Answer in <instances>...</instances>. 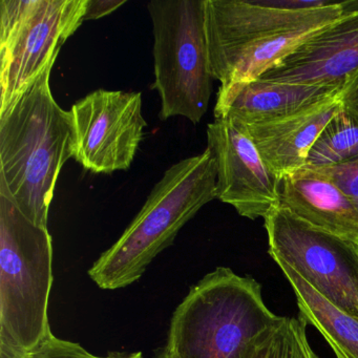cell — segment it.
Masks as SVG:
<instances>
[{
	"label": "cell",
	"mask_w": 358,
	"mask_h": 358,
	"mask_svg": "<svg viewBox=\"0 0 358 358\" xmlns=\"http://www.w3.org/2000/svg\"><path fill=\"white\" fill-rule=\"evenodd\" d=\"M53 66L0 114V194L45 228L58 178L73 158L70 112L52 94Z\"/></svg>",
	"instance_id": "6da1fadb"
},
{
	"label": "cell",
	"mask_w": 358,
	"mask_h": 358,
	"mask_svg": "<svg viewBox=\"0 0 358 358\" xmlns=\"http://www.w3.org/2000/svg\"><path fill=\"white\" fill-rule=\"evenodd\" d=\"M347 1L322 9H278L261 0H205L211 74L221 87L259 79L343 16Z\"/></svg>",
	"instance_id": "7a4b0ae2"
},
{
	"label": "cell",
	"mask_w": 358,
	"mask_h": 358,
	"mask_svg": "<svg viewBox=\"0 0 358 358\" xmlns=\"http://www.w3.org/2000/svg\"><path fill=\"white\" fill-rule=\"evenodd\" d=\"M217 196V165L208 148L176 163L118 240L90 268V278L102 290L137 282L182 228Z\"/></svg>",
	"instance_id": "3957f363"
},
{
	"label": "cell",
	"mask_w": 358,
	"mask_h": 358,
	"mask_svg": "<svg viewBox=\"0 0 358 358\" xmlns=\"http://www.w3.org/2000/svg\"><path fill=\"white\" fill-rule=\"evenodd\" d=\"M282 318L268 309L255 278L217 267L176 308L164 348L173 358H238Z\"/></svg>",
	"instance_id": "277c9868"
},
{
	"label": "cell",
	"mask_w": 358,
	"mask_h": 358,
	"mask_svg": "<svg viewBox=\"0 0 358 358\" xmlns=\"http://www.w3.org/2000/svg\"><path fill=\"white\" fill-rule=\"evenodd\" d=\"M53 238L0 194V349L24 354L53 335Z\"/></svg>",
	"instance_id": "5b68a950"
},
{
	"label": "cell",
	"mask_w": 358,
	"mask_h": 358,
	"mask_svg": "<svg viewBox=\"0 0 358 358\" xmlns=\"http://www.w3.org/2000/svg\"><path fill=\"white\" fill-rule=\"evenodd\" d=\"M154 89L159 117H183L196 124L208 110L213 77L205 31V0H152Z\"/></svg>",
	"instance_id": "8992f818"
},
{
	"label": "cell",
	"mask_w": 358,
	"mask_h": 358,
	"mask_svg": "<svg viewBox=\"0 0 358 358\" xmlns=\"http://www.w3.org/2000/svg\"><path fill=\"white\" fill-rule=\"evenodd\" d=\"M89 0L0 1V114L54 66L85 22Z\"/></svg>",
	"instance_id": "52a82bcc"
},
{
	"label": "cell",
	"mask_w": 358,
	"mask_h": 358,
	"mask_svg": "<svg viewBox=\"0 0 358 358\" xmlns=\"http://www.w3.org/2000/svg\"><path fill=\"white\" fill-rule=\"evenodd\" d=\"M264 221L272 259L288 264L330 303L358 317V243L314 227L282 206Z\"/></svg>",
	"instance_id": "ba28073f"
},
{
	"label": "cell",
	"mask_w": 358,
	"mask_h": 358,
	"mask_svg": "<svg viewBox=\"0 0 358 358\" xmlns=\"http://www.w3.org/2000/svg\"><path fill=\"white\" fill-rule=\"evenodd\" d=\"M69 112L73 159L85 171L110 175L129 169L146 127L141 93L97 90Z\"/></svg>",
	"instance_id": "9c48e42d"
},
{
	"label": "cell",
	"mask_w": 358,
	"mask_h": 358,
	"mask_svg": "<svg viewBox=\"0 0 358 358\" xmlns=\"http://www.w3.org/2000/svg\"><path fill=\"white\" fill-rule=\"evenodd\" d=\"M207 148L217 165V199L247 219L280 206V180L241 123L217 118L207 125Z\"/></svg>",
	"instance_id": "30bf717a"
},
{
	"label": "cell",
	"mask_w": 358,
	"mask_h": 358,
	"mask_svg": "<svg viewBox=\"0 0 358 358\" xmlns=\"http://www.w3.org/2000/svg\"><path fill=\"white\" fill-rule=\"evenodd\" d=\"M358 72V1L259 79L343 89Z\"/></svg>",
	"instance_id": "8fae6325"
},
{
	"label": "cell",
	"mask_w": 358,
	"mask_h": 358,
	"mask_svg": "<svg viewBox=\"0 0 358 358\" xmlns=\"http://www.w3.org/2000/svg\"><path fill=\"white\" fill-rule=\"evenodd\" d=\"M341 91L324 85L255 79L220 87L213 115L215 119L229 118L245 125L271 122L336 97Z\"/></svg>",
	"instance_id": "7c38bea8"
},
{
	"label": "cell",
	"mask_w": 358,
	"mask_h": 358,
	"mask_svg": "<svg viewBox=\"0 0 358 358\" xmlns=\"http://www.w3.org/2000/svg\"><path fill=\"white\" fill-rule=\"evenodd\" d=\"M341 106V94L287 118L241 124L268 166L282 178L306 166L312 146Z\"/></svg>",
	"instance_id": "4fadbf2b"
},
{
	"label": "cell",
	"mask_w": 358,
	"mask_h": 358,
	"mask_svg": "<svg viewBox=\"0 0 358 358\" xmlns=\"http://www.w3.org/2000/svg\"><path fill=\"white\" fill-rule=\"evenodd\" d=\"M280 206L295 217L341 238L358 243V211L332 181L303 167L282 176Z\"/></svg>",
	"instance_id": "5bb4252c"
},
{
	"label": "cell",
	"mask_w": 358,
	"mask_h": 358,
	"mask_svg": "<svg viewBox=\"0 0 358 358\" xmlns=\"http://www.w3.org/2000/svg\"><path fill=\"white\" fill-rule=\"evenodd\" d=\"M274 262L292 287L299 317L320 331L336 358H358V317L330 303L288 264Z\"/></svg>",
	"instance_id": "9a60e30c"
},
{
	"label": "cell",
	"mask_w": 358,
	"mask_h": 358,
	"mask_svg": "<svg viewBox=\"0 0 358 358\" xmlns=\"http://www.w3.org/2000/svg\"><path fill=\"white\" fill-rule=\"evenodd\" d=\"M358 158V113L341 103L312 146L305 167L336 166Z\"/></svg>",
	"instance_id": "2e32d148"
},
{
	"label": "cell",
	"mask_w": 358,
	"mask_h": 358,
	"mask_svg": "<svg viewBox=\"0 0 358 358\" xmlns=\"http://www.w3.org/2000/svg\"><path fill=\"white\" fill-rule=\"evenodd\" d=\"M307 322L286 317L264 335L259 358H320L307 337Z\"/></svg>",
	"instance_id": "e0dca14e"
},
{
	"label": "cell",
	"mask_w": 358,
	"mask_h": 358,
	"mask_svg": "<svg viewBox=\"0 0 358 358\" xmlns=\"http://www.w3.org/2000/svg\"><path fill=\"white\" fill-rule=\"evenodd\" d=\"M122 353L113 352L106 356H98L74 341L58 338L55 335L35 349L20 354L8 350L0 349V358H121Z\"/></svg>",
	"instance_id": "ac0fdd59"
},
{
	"label": "cell",
	"mask_w": 358,
	"mask_h": 358,
	"mask_svg": "<svg viewBox=\"0 0 358 358\" xmlns=\"http://www.w3.org/2000/svg\"><path fill=\"white\" fill-rule=\"evenodd\" d=\"M311 169L338 186L349 196L358 211V158L336 166Z\"/></svg>",
	"instance_id": "d6986e66"
},
{
	"label": "cell",
	"mask_w": 358,
	"mask_h": 358,
	"mask_svg": "<svg viewBox=\"0 0 358 358\" xmlns=\"http://www.w3.org/2000/svg\"><path fill=\"white\" fill-rule=\"evenodd\" d=\"M261 3L268 7L292 10V11L322 9V8L330 7L337 3L334 1H327V0H261Z\"/></svg>",
	"instance_id": "ffe728a7"
},
{
	"label": "cell",
	"mask_w": 358,
	"mask_h": 358,
	"mask_svg": "<svg viewBox=\"0 0 358 358\" xmlns=\"http://www.w3.org/2000/svg\"><path fill=\"white\" fill-rule=\"evenodd\" d=\"M125 3V0H89L85 20H99L110 15Z\"/></svg>",
	"instance_id": "44dd1931"
},
{
	"label": "cell",
	"mask_w": 358,
	"mask_h": 358,
	"mask_svg": "<svg viewBox=\"0 0 358 358\" xmlns=\"http://www.w3.org/2000/svg\"><path fill=\"white\" fill-rule=\"evenodd\" d=\"M341 103L358 113V72L348 81L341 91Z\"/></svg>",
	"instance_id": "7402d4cb"
},
{
	"label": "cell",
	"mask_w": 358,
	"mask_h": 358,
	"mask_svg": "<svg viewBox=\"0 0 358 358\" xmlns=\"http://www.w3.org/2000/svg\"><path fill=\"white\" fill-rule=\"evenodd\" d=\"M266 333L267 332L263 333L261 336L257 337L255 341H252V343L242 352V354H241L238 358H259L262 341H263L264 335H265Z\"/></svg>",
	"instance_id": "603a6c76"
},
{
	"label": "cell",
	"mask_w": 358,
	"mask_h": 358,
	"mask_svg": "<svg viewBox=\"0 0 358 358\" xmlns=\"http://www.w3.org/2000/svg\"><path fill=\"white\" fill-rule=\"evenodd\" d=\"M121 358H143V354L141 352H133V353H122Z\"/></svg>",
	"instance_id": "cb8c5ba5"
}]
</instances>
